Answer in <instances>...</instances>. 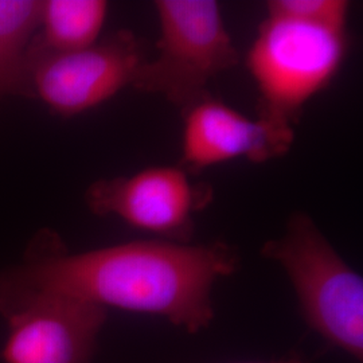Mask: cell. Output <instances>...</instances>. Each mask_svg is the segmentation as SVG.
Listing matches in <instances>:
<instances>
[{
	"label": "cell",
	"mask_w": 363,
	"mask_h": 363,
	"mask_svg": "<svg viewBox=\"0 0 363 363\" xmlns=\"http://www.w3.org/2000/svg\"><path fill=\"white\" fill-rule=\"evenodd\" d=\"M240 256L225 242L181 244L138 240L70 252L62 237L40 229L18 262L0 268V316L38 295L150 313L190 334L214 318L213 288L237 272Z\"/></svg>",
	"instance_id": "obj_1"
},
{
	"label": "cell",
	"mask_w": 363,
	"mask_h": 363,
	"mask_svg": "<svg viewBox=\"0 0 363 363\" xmlns=\"http://www.w3.org/2000/svg\"><path fill=\"white\" fill-rule=\"evenodd\" d=\"M296 294L306 325L328 345L363 361V279L337 253L315 220L294 213L286 232L261 247Z\"/></svg>",
	"instance_id": "obj_2"
},
{
	"label": "cell",
	"mask_w": 363,
	"mask_h": 363,
	"mask_svg": "<svg viewBox=\"0 0 363 363\" xmlns=\"http://www.w3.org/2000/svg\"><path fill=\"white\" fill-rule=\"evenodd\" d=\"M347 49V30L265 15L247 55L259 116L294 128L307 103L337 77Z\"/></svg>",
	"instance_id": "obj_3"
},
{
	"label": "cell",
	"mask_w": 363,
	"mask_h": 363,
	"mask_svg": "<svg viewBox=\"0 0 363 363\" xmlns=\"http://www.w3.org/2000/svg\"><path fill=\"white\" fill-rule=\"evenodd\" d=\"M156 54L139 67L132 88L163 97L182 111L208 93L211 79L232 70L240 54L214 0H156Z\"/></svg>",
	"instance_id": "obj_4"
},
{
	"label": "cell",
	"mask_w": 363,
	"mask_h": 363,
	"mask_svg": "<svg viewBox=\"0 0 363 363\" xmlns=\"http://www.w3.org/2000/svg\"><path fill=\"white\" fill-rule=\"evenodd\" d=\"M145 60L143 40L127 28L77 52H48L31 40L27 52L31 99H38L54 116L82 115L132 86Z\"/></svg>",
	"instance_id": "obj_5"
},
{
	"label": "cell",
	"mask_w": 363,
	"mask_h": 363,
	"mask_svg": "<svg viewBox=\"0 0 363 363\" xmlns=\"http://www.w3.org/2000/svg\"><path fill=\"white\" fill-rule=\"evenodd\" d=\"M84 199L94 216H113L159 240L190 244L194 216L208 206L211 189L194 183L179 166H152L130 175L97 179Z\"/></svg>",
	"instance_id": "obj_6"
},
{
	"label": "cell",
	"mask_w": 363,
	"mask_h": 363,
	"mask_svg": "<svg viewBox=\"0 0 363 363\" xmlns=\"http://www.w3.org/2000/svg\"><path fill=\"white\" fill-rule=\"evenodd\" d=\"M9 327L4 363H91L108 319L103 307L38 295L0 316Z\"/></svg>",
	"instance_id": "obj_7"
},
{
	"label": "cell",
	"mask_w": 363,
	"mask_h": 363,
	"mask_svg": "<svg viewBox=\"0 0 363 363\" xmlns=\"http://www.w3.org/2000/svg\"><path fill=\"white\" fill-rule=\"evenodd\" d=\"M294 139L292 127L250 118L206 94L183 111L181 167L198 172L238 159L265 163L288 154Z\"/></svg>",
	"instance_id": "obj_8"
},
{
	"label": "cell",
	"mask_w": 363,
	"mask_h": 363,
	"mask_svg": "<svg viewBox=\"0 0 363 363\" xmlns=\"http://www.w3.org/2000/svg\"><path fill=\"white\" fill-rule=\"evenodd\" d=\"M108 10L105 0H42L33 42L52 52L86 49L101 38Z\"/></svg>",
	"instance_id": "obj_9"
},
{
	"label": "cell",
	"mask_w": 363,
	"mask_h": 363,
	"mask_svg": "<svg viewBox=\"0 0 363 363\" xmlns=\"http://www.w3.org/2000/svg\"><path fill=\"white\" fill-rule=\"evenodd\" d=\"M42 0H0V103L31 99L27 52L37 34Z\"/></svg>",
	"instance_id": "obj_10"
},
{
	"label": "cell",
	"mask_w": 363,
	"mask_h": 363,
	"mask_svg": "<svg viewBox=\"0 0 363 363\" xmlns=\"http://www.w3.org/2000/svg\"><path fill=\"white\" fill-rule=\"evenodd\" d=\"M265 9L271 16L347 30L350 3L346 0H269Z\"/></svg>",
	"instance_id": "obj_11"
},
{
	"label": "cell",
	"mask_w": 363,
	"mask_h": 363,
	"mask_svg": "<svg viewBox=\"0 0 363 363\" xmlns=\"http://www.w3.org/2000/svg\"><path fill=\"white\" fill-rule=\"evenodd\" d=\"M240 363H308L304 359H301L298 355H291L284 359H277V361H267V362H240Z\"/></svg>",
	"instance_id": "obj_12"
}]
</instances>
